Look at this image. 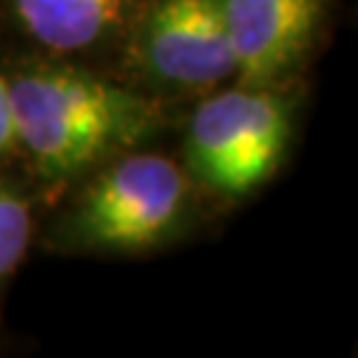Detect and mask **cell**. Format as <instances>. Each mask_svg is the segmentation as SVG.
Listing matches in <instances>:
<instances>
[{"label": "cell", "instance_id": "obj_4", "mask_svg": "<svg viewBox=\"0 0 358 358\" xmlns=\"http://www.w3.org/2000/svg\"><path fill=\"white\" fill-rule=\"evenodd\" d=\"M115 66L120 80L167 106L234 83L236 59L220 0H152Z\"/></svg>", "mask_w": 358, "mask_h": 358}, {"label": "cell", "instance_id": "obj_5", "mask_svg": "<svg viewBox=\"0 0 358 358\" xmlns=\"http://www.w3.org/2000/svg\"><path fill=\"white\" fill-rule=\"evenodd\" d=\"M236 59L234 83L287 85L324 32L329 0H220Z\"/></svg>", "mask_w": 358, "mask_h": 358}, {"label": "cell", "instance_id": "obj_3", "mask_svg": "<svg viewBox=\"0 0 358 358\" xmlns=\"http://www.w3.org/2000/svg\"><path fill=\"white\" fill-rule=\"evenodd\" d=\"M300 90L231 83L196 99L180 162L210 199L239 202L284 165L297 130Z\"/></svg>", "mask_w": 358, "mask_h": 358}, {"label": "cell", "instance_id": "obj_1", "mask_svg": "<svg viewBox=\"0 0 358 358\" xmlns=\"http://www.w3.org/2000/svg\"><path fill=\"white\" fill-rule=\"evenodd\" d=\"M3 72L16 159L43 196H64L103 162L152 146L167 125V103L93 64L32 51Z\"/></svg>", "mask_w": 358, "mask_h": 358}, {"label": "cell", "instance_id": "obj_7", "mask_svg": "<svg viewBox=\"0 0 358 358\" xmlns=\"http://www.w3.org/2000/svg\"><path fill=\"white\" fill-rule=\"evenodd\" d=\"M38 234V199L32 183L13 180L0 167V294L24 266Z\"/></svg>", "mask_w": 358, "mask_h": 358}, {"label": "cell", "instance_id": "obj_2", "mask_svg": "<svg viewBox=\"0 0 358 358\" xmlns=\"http://www.w3.org/2000/svg\"><path fill=\"white\" fill-rule=\"evenodd\" d=\"M207 199L180 159L141 146L77 180L38 239L56 255H152L199 229Z\"/></svg>", "mask_w": 358, "mask_h": 358}, {"label": "cell", "instance_id": "obj_6", "mask_svg": "<svg viewBox=\"0 0 358 358\" xmlns=\"http://www.w3.org/2000/svg\"><path fill=\"white\" fill-rule=\"evenodd\" d=\"M152 0H0V24L32 51L83 64H115Z\"/></svg>", "mask_w": 358, "mask_h": 358}, {"label": "cell", "instance_id": "obj_8", "mask_svg": "<svg viewBox=\"0 0 358 358\" xmlns=\"http://www.w3.org/2000/svg\"><path fill=\"white\" fill-rule=\"evenodd\" d=\"M16 159V133H13V106L8 77L0 66V167Z\"/></svg>", "mask_w": 358, "mask_h": 358}]
</instances>
